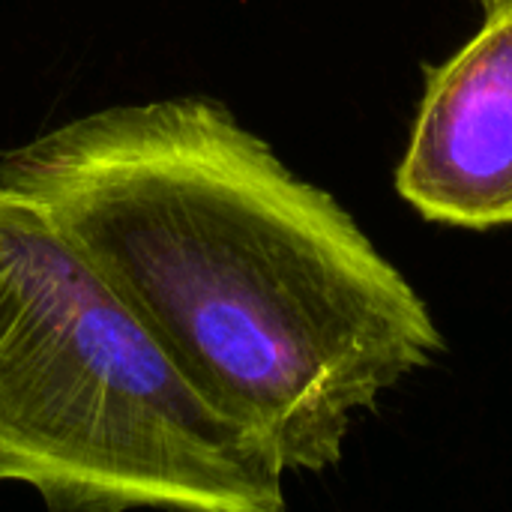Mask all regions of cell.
I'll list each match as a JSON object with an SVG mask.
<instances>
[{"instance_id":"obj_2","label":"cell","mask_w":512,"mask_h":512,"mask_svg":"<svg viewBox=\"0 0 512 512\" xmlns=\"http://www.w3.org/2000/svg\"><path fill=\"white\" fill-rule=\"evenodd\" d=\"M282 477L51 216L0 186V483L69 512H279Z\"/></svg>"},{"instance_id":"obj_1","label":"cell","mask_w":512,"mask_h":512,"mask_svg":"<svg viewBox=\"0 0 512 512\" xmlns=\"http://www.w3.org/2000/svg\"><path fill=\"white\" fill-rule=\"evenodd\" d=\"M177 372L288 471L441 351L402 273L219 102L111 105L0 156Z\"/></svg>"},{"instance_id":"obj_4","label":"cell","mask_w":512,"mask_h":512,"mask_svg":"<svg viewBox=\"0 0 512 512\" xmlns=\"http://www.w3.org/2000/svg\"><path fill=\"white\" fill-rule=\"evenodd\" d=\"M477 3H480V6H483V9H492V6H498V3H501V0H477Z\"/></svg>"},{"instance_id":"obj_3","label":"cell","mask_w":512,"mask_h":512,"mask_svg":"<svg viewBox=\"0 0 512 512\" xmlns=\"http://www.w3.org/2000/svg\"><path fill=\"white\" fill-rule=\"evenodd\" d=\"M396 186L432 222L512 225V0L429 72Z\"/></svg>"}]
</instances>
